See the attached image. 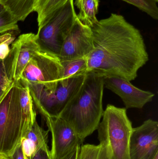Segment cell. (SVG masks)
I'll return each instance as SVG.
<instances>
[{
  "instance_id": "603a6c76",
  "label": "cell",
  "mask_w": 158,
  "mask_h": 159,
  "mask_svg": "<svg viewBox=\"0 0 158 159\" xmlns=\"http://www.w3.org/2000/svg\"><path fill=\"white\" fill-rule=\"evenodd\" d=\"M18 33L11 31L0 35V60H4L7 57L11 50L9 46L15 40L16 34Z\"/></svg>"
},
{
  "instance_id": "2e32d148",
  "label": "cell",
  "mask_w": 158,
  "mask_h": 159,
  "mask_svg": "<svg viewBox=\"0 0 158 159\" xmlns=\"http://www.w3.org/2000/svg\"><path fill=\"white\" fill-rule=\"evenodd\" d=\"M68 0H39L34 12L37 14L38 29L45 25Z\"/></svg>"
},
{
  "instance_id": "3957f363",
  "label": "cell",
  "mask_w": 158,
  "mask_h": 159,
  "mask_svg": "<svg viewBox=\"0 0 158 159\" xmlns=\"http://www.w3.org/2000/svg\"><path fill=\"white\" fill-rule=\"evenodd\" d=\"M98 128L99 143L107 147L110 159H130V144L132 125L127 109L108 104Z\"/></svg>"
},
{
  "instance_id": "7a4b0ae2",
  "label": "cell",
  "mask_w": 158,
  "mask_h": 159,
  "mask_svg": "<svg viewBox=\"0 0 158 159\" xmlns=\"http://www.w3.org/2000/svg\"><path fill=\"white\" fill-rule=\"evenodd\" d=\"M104 76L88 72L79 90L58 117L68 123L83 143L97 130L103 116Z\"/></svg>"
},
{
  "instance_id": "8992f818",
  "label": "cell",
  "mask_w": 158,
  "mask_h": 159,
  "mask_svg": "<svg viewBox=\"0 0 158 159\" xmlns=\"http://www.w3.org/2000/svg\"><path fill=\"white\" fill-rule=\"evenodd\" d=\"M77 14L73 0H68L36 34L41 50L58 57L65 38L74 24Z\"/></svg>"
},
{
  "instance_id": "83f0119b",
  "label": "cell",
  "mask_w": 158,
  "mask_h": 159,
  "mask_svg": "<svg viewBox=\"0 0 158 159\" xmlns=\"http://www.w3.org/2000/svg\"><path fill=\"white\" fill-rule=\"evenodd\" d=\"M4 8H5L3 6L2 4L0 3V13H1V12H2V10H3Z\"/></svg>"
},
{
  "instance_id": "ffe728a7",
  "label": "cell",
  "mask_w": 158,
  "mask_h": 159,
  "mask_svg": "<svg viewBox=\"0 0 158 159\" xmlns=\"http://www.w3.org/2000/svg\"><path fill=\"white\" fill-rule=\"evenodd\" d=\"M132 5L149 15L154 19H158V7L156 0H122Z\"/></svg>"
},
{
  "instance_id": "7c38bea8",
  "label": "cell",
  "mask_w": 158,
  "mask_h": 159,
  "mask_svg": "<svg viewBox=\"0 0 158 159\" xmlns=\"http://www.w3.org/2000/svg\"><path fill=\"white\" fill-rule=\"evenodd\" d=\"M104 87L118 95L126 109H141L151 102L155 95L151 92L138 89L130 81L121 77L104 76Z\"/></svg>"
},
{
  "instance_id": "6da1fadb",
  "label": "cell",
  "mask_w": 158,
  "mask_h": 159,
  "mask_svg": "<svg viewBox=\"0 0 158 159\" xmlns=\"http://www.w3.org/2000/svg\"><path fill=\"white\" fill-rule=\"evenodd\" d=\"M91 30L93 49L86 57L87 71L134 80L149 59L140 31L117 14L98 20Z\"/></svg>"
},
{
  "instance_id": "7402d4cb",
  "label": "cell",
  "mask_w": 158,
  "mask_h": 159,
  "mask_svg": "<svg viewBox=\"0 0 158 159\" xmlns=\"http://www.w3.org/2000/svg\"><path fill=\"white\" fill-rule=\"evenodd\" d=\"M14 81L11 80L4 60H0V101L10 89Z\"/></svg>"
},
{
  "instance_id": "9a60e30c",
  "label": "cell",
  "mask_w": 158,
  "mask_h": 159,
  "mask_svg": "<svg viewBox=\"0 0 158 159\" xmlns=\"http://www.w3.org/2000/svg\"><path fill=\"white\" fill-rule=\"evenodd\" d=\"M74 5L79 9L77 18L83 25L91 28L97 23L99 0H75Z\"/></svg>"
},
{
  "instance_id": "9c48e42d",
  "label": "cell",
  "mask_w": 158,
  "mask_h": 159,
  "mask_svg": "<svg viewBox=\"0 0 158 159\" xmlns=\"http://www.w3.org/2000/svg\"><path fill=\"white\" fill-rule=\"evenodd\" d=\"M40 49L36 34L32 33L21 34L14 41L9 55L4 60L13 81L20 80L25 67L33 55Z\"/></svg>"
},
{
  "instance_id": "5bb4252c",
  "label": "cell",
  "mask_w": 158,
  "mask_h": 159,
  "mask_svg": "<svg viewBox=\"0 0 158 159\" xmlns=\"http://www.w3.org/2000/svg\"><path fill=\"white\" fill-rule=\"evenodd\" d=\"M39 0H0L2 4L18 21H23L34 12Z\"/></svg>"
},
{
  "instance_id": "f546056e",
  "label": "cell",
  "mask_w": 158,
  "mask_h": 159,
  "mask_svg": "<svg viewBox=\"0 0 158 159\" xmlns=\"http://www.w3.org/2000/svg\"><path fill=\"white\" fill-rule=\"evenodd\" d=\"M157 1V2H158V0H156Z\"/></svg>"
},
{
  "instance_id": "ac0fdd59",
  "label": "cell",
  "mask_w": 158,
  "mask_h": 159,
  "mask_svg": "<svg viewBox=\"0 0 158 159\" xmlns=\"http://www.w3.org/2000/svg\"><path fill=\"white\" fill-rule=\"evenodd\" d=\"M77 159H110L107 147L102 144L82 145Z\"/></svg>"
},
{
  "instance_id": "44dd1931",
  "label": "cell",
  "mask_w": 158,
  "mask_h": 159,
  "mask_svg": "<svg viewBox=\"0 0 158 159\" xmlns=\"http://www.w3.org/2000/svg\"><path fill=\"white\" fill-rule=\"evenodd\" d=\"M18 22L11 13L4 8L0 13V34L11 31L19 33Z\"/></svg>"
},
{
  "instance_id": "52a82bcc",
  "label": "cell",
  "mask_w": 158,
  "mask_h": 159,
  "mask_svg": "<svg viewBox=\"0 0 158 159\" xmlns=\"http://www.w3.org/2000/svg\"><path fill=\"white\" fill-rule=\"evenodd\" d=\"M62 68L57 56L40 49L32 56L19 80L25 85H39L53 91L61 79Z\"/></svg>"
},
{
  "instance_id": "484cf974",
  "label": "cell",
  "mask_w": 158,
  "mask_h": 159,
  "mask_svg": "<svg viewBox=\"0 0 158 159\" xmlns=\"http://www.w3.org/2000/svg\"><path fill=\"white\" fill-rule=\"evenodd\" d=\"M80 147L81 146L77 148L74 151H73L72 153H70L69 156H68L66 157L64 159H77Z\"/></svg>"
},
{
  "instance_id": "f1b7e54d",
  "label": "cell",
  "mask_w": 158,
  "mask_h": 159,
  "mask_svg": "<svg viewBox=\"0 0 158 159\" xmlns=\"http://www.w3.org/2000/svg\"><path fill=\"white\" fill-rule=\"evenodd\" d=\"M154 159H158V154L156 156V157H155V158Z\"/></svg>"
},
{
  "instance_id": "8fae6325",
  "label": "cell",
  "mask_w": 158,
  "mask_h": 159,
  "mask_svg": "<svg viewBox=\"0 0 158 159\" xmlns=\"http://www.w3.org/2000/svg\"><path fill=\"white\" fill-rule=\"evenodd\" d=\"M93 49L91 28L76 19L64 40L58 58L61 61L87 57Z\"/></svg>"
},
{
  "instance_id": "e0dca14e",
  "label": "cell",
  "mask_w": 158,
  "mask_h": 159,
  "mask_svg": "<svg viewBox=\"0 0 158 159\" xmlns=\"http://www.w3.org/2000/svg\"><path fill=\"white\" fill-rule=\"evenodd\" d=\"M63 70L61 80L85 75L87 73V58L61 61Z\"/></svg>"
},
{
  "instance_id": "277c9868",
  "label": "cell",
  "mask_w": 158,
  "mask_h": 159,
  "mask_svg": "<svg viewBox=\"0 0 158 159\" xmlns=\"http://www.w3.org/2000/svg\"><path fill=\"white\" fill-rule=\"evenodd\" d=\"M29 131L22 119L17 82L0 101V155L10 157Z\"/></svg>"
},
{
  "instance_id": "5b68a950",
  "label": "cell",
  "mask_w": 158,
  "mask_h": 159,
  "mask_svg": "<svg viewBox=\"0 0 158 159\" xmlns=\"http://www.w3.org/2000/svg\"><path fill=\"white\" fill-rule=\"evenodd\" d=\"M86 75L61 80L53 91L41 85L28 86L34 107L43 117H58L82 85Z\"/></svg>"
},
{
  "instance_id": "d6986e66",
  "label": "cell",
  "mask_w": 158,
  "mask_h": 159,
  "mask_svg": "<svg viewBox=\"0 0 158 159\" xmlns=\"http://www.w3.org/2000/svg\"><path fill=\"white\" fill-rule=\"evenodd\" d=\"M49 132L48 130L45 129L36 121L24 138L30 142L37 151L40 148H48Z\"/></svg>"
},
{
  "instance_id": "ba28073f",
  "label": "cell",
  "mask_w": 158,
  "mask_h": 159,
  "mask_svg": "<svg viewBox=\"0 0 158 159\" xmlns=\"http://www.w3.org/2000/svg\"><path fill=\"white\" fill-rule=\"evenodd\" d=\"M52 136V159H64L83 143L71 126L59 117H44Z\"/></svg>"
},
{
  "instance_id": "4fadbf2b",
  "label": "cell",
  "mask_w": 158,
  "mask_h": 159,
  "mask_svg": "<svg viewBox=\"0 0 158 159\" xmlns=\"http://www.w3.org/2000/svg\"><path fill=\"white\" fill-rule=\"evenodd\" d=\"M19 90V101L22 119L27 129L29 130L36 120V112L33 100L28 85L20 80L16 81Z\"/></svg>"
},
{
  "instance_id": "d4e9b609",
  "label": "cell",
  "mask_w": 158,
  "mask_h": 159,
  "mask_svg": "<svg viewBox=\"0 0 158 159\" xmlns=\"http://www.w3.org/2000/svg\"><path fill=\"white\" fill-rule=\"evenodd\" d=\"M10 158L11 159H28L23 153L21 145L17 148Z\"/></svg>"
},
{
  "instance_id": "cb8c5ba5",
  "label": "cell",
  "mask_w": 158,
  "mask_h": 159,
  "mask_svg": "<svg viewBox=\"0 0 158 159\" xmlns=\"http://www.w3.org/2000/svg\"><path fill=\"white\" fill-rule=\"evenodd\" d=\"M30 159H52L50 149L48 148H40L35 152Z\"/></svg>"
},
{
  "instance_id": "4316f807",
  "label": "cell",
  "mask_w": 158,
  "mask_h": 159,
  "mask_svg": "<svg viewBox=\"0 0 158 159\" xmlns=\"http://www.w3.org/2000/svg\"><path fill=\"white\" fill-rule=\"evenodd\" d=\"M0 159H11V158H10V157L0 155Z\"/></svg>"
},
{
  "instance_id": "30bf717a",
  "label": "cell",
  "mask_w": 158,
  "mask_h": 159,
  "mask_svg": "<svg viewBox=\"0 0 158 159\" xmlns=\"http://www.w3.org/2000/svg\"><path fill=\"white\" fill-rule=\"evenodd\" d=\"M158 154V122L145 120L133 129L130 144V159H154Z\"/></svg>"
}]
</instances>
